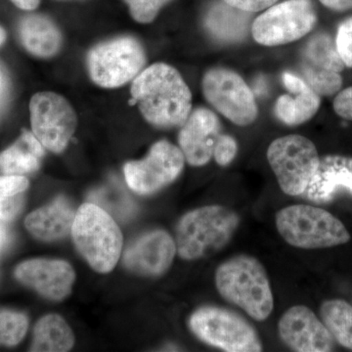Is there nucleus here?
<instances>
[{"instance_id":"1","label":"nucleus","mask_w":352,"mask_h":352,"mask_svg":"<svg viewBox=\"0 0 352 352\" xmlns=\"http://www.w3.org/2000/svg\"><path fill=\"white\" fill-rule=\"evenodd\" d=\"M131 91L143 117L153 126H182L191 113L188 85L168 65L154 64L141 72L134 78Z\"/></svg>"},{"instance_id":"2","label":"nucleus","mask_w":352,"mask_h":352,"mask_svg":"<svg viewBox=\"0 0 352 352\" xmlns=\"http://www.w3.org/2000/svg\"><path fill=\"white\" fill-rule=\"evenodd\" d=\"M219 295L256 321L270 316L274 307L272 289L265 268L247 254L233 256L220 264L215 273Z\"/></svg>"},{"instance_id":"3","label":"nucleus","mask_w":352,"mask_h":352,"mask_svg":"<svg viewBox=\"0 0 352 352\" xmlns=\"http://www.w3.org/2000/svg\"><path fill=\"white\" fill-rule=\"evenodd\" d=\"M239 224V215L223 206L191 210L176 227V251L185 261L205 258L223 249Z\"/></svg>"},{"instance_id":"4","label":"nucleus","mask_w":352,"mask_h":352,"mask_svg":"<svg viewBox=\"0 0 352 352\" xmlns=\"http://www.w3.org/2000/svg\"><path fill=\"white\" fill-rule=\"evenodd\" d=\"M72 235L76 249L97 272L108 273L119 261L122 235L117 222L104 208L83 204L76 214Z\"/></svg>"},{"instance_id":"5","label":"nucleus","mask_w":352,"mask_h":352,"mask_svg":"<svg viewBox=\"0 0 352 352\" xmlns=\"http://www.w3.org/2000/svg\"><path fill=\"white\" fill-rule=\"evenodd\" d=\"M276 227L283 239L298 249H327L344 245L351 234L339 219L310 205H294L277 212Z\"/></svg>"},{"instance_id":"6","label":"nucleus","mask_w":352,"mask_h":352,"mask_svg":"<svg viewBox=\"0 0 352 352\" xmlns=\"http://www.w3.org/2000/svg\"><path fill=\"white\" fill-rule=\"evenodd\" d=\"M189 328L201 342L221 351H263V344L251 324L226 308H199L190 316Z\"/></svg>"},{"instance_id":"7","label":"nucleus","mask_w":352,"mask_h":352,"mask_svg":"<svg viewBox=\"0 0 352 352\" xmlns=\"http://www.w3.org/2000/svg\"><path fill=\"white\" fill-rule=\"evenodd\" d=\"M267 160L282 191L289 196H300L314 178L320 157L311 140L292 134L271 143Z\"/></svg>"},{"instance_id":"8","label":"nucleus","mask_w":352,"mask_h":352,"mask_svg":"<svg viewBox=\"0 0 352 352\" xmlns=\"http://www.w3.org/2000/svg\"><path fill=\"white\" fill-rule=\"evenodd\" d=\"M145 62L142 45L132 36L98 44L87 56L90 78L99 87L106 88L122 87L134 80L142 72Z\"/></svg>"},{"instance_id":"9","label":"nucleus","mask_w":352,"mask_h":352,"mask_svg":"<svg viewBox=\"0 0 352 352\" xmlns=\"http://www.w3.org/2000/svg\"><path fill=\"white\" fill-rule=\"evenodd\" d=\"M317 17L310 0H286L272 6L252 25L254 41L265 46L283 45L312 31Z\"/></svg>"},{"instance_id":"10","label":"nucleus","mask_w":352,"mask_h":352,"mask_svg":"<svg viewBox=\"0 0 352 352\" xmlns=\"http://www.w3.org/2000/svg\"><path fill=\"white\" fill-rule=\"evenodd\" d=\"M203 92L217 112L237 126H249L258 117V106L251 88L231 69H210L203 78Z\"/></svg>"},{"instance_id":"11","label":"nucleus","mask_w":352,"mask_h":352,"mask_svg":"<svg viewBox=\"0 0 352 352\" xmlns=\"http://www.w3.org/2000/svg\"><path fill=\"white\" fill-rule=\"evenodd\" d=\"M32 133L51 152L63 151L75 133L76 115L61 95L39 92L30 103Z\"/></svg>"},{"instance_id":"12","label":"nucleus","mask_w":352,"mask_h":352,"mask_svg":"<svg viewBox=\"0 0 352 352\" xmlns=\"http://www.w3.org/2000/svg\"><path fill=\"white\" fill-rule=\"evenodd\" d=\"M185 157L182 150L168 141L155 143L145 159L124 166L127 185L142 195L155 193L180 175Z\"/></svg>"},{"instance_id":"13","label":"nucleus","mask_w":352,"mask_h":352,"mask_svg":"<svg viewBox=\"0 0 352 352\" xmlns=\"http://www.w3.org/2000/svg\"><path fill=\"white\" fill-rule=\"evenodd\" d=\"M280 338L285 344L298 352H329L335 340L325 324L305 305L289 308L278 324Z\"/></svg>"},{"instance_id":"14","label":"nucleus","mask_w":352,"mask_h":352,"mask_svg":"<svg viewBox=\"0 0 352 352\" xmlns=\"http://www.w3.org/2000/svg\"><path fill=\"white\" fill-rule=\"evenodd\" d=\"M14 275L21 284L51 300H62L68 296L76 279L71 264L58 259L25 261L15 268Z\"/></svg>"},{"instance_id":"15","label":"nucleus","mask_w":352,"mask_h":352,"mask_svg":"<svg viewBox=\"0 0 352 352\" xmlns=\"http://www.w3.org/2000/svg\"><path fill=\"white\" fill-rule=\"evenodd\" d=\"M175 241L164 230L144 234L124 252L127 270L142 276L157 277L168 271L176 254Z\"/></svg>"},{"instance_id":"16","label":"nucleus","mask_w":352,"mask_h":352,"mask_svg":"<svg viewBox=\"0 0 352 352\" xmlns=\"http://www.w3.org/2000/svg\"><path fill=\"white\" fill-rule=\"evenodd\" d=\"M220 136L219 118L206 108L196 109L182 126L178 143L185 160L193 166H205L214 157Z\"/></svg>"},{"instance_id":"17","label":"nucleus","mask_w":352,"mask_h":352,"mask_svg":"<svg viewBox=\"0 0 352 352\" xmlns=\"http://www.w3.org/2000/svg\"><path fill=\"white\" fill-rule=\"evenodd\" d=\"M340 194L352 196V157L340 155L320 157L316 173L302 195L312 203L327 204Z\"/></svg>"},{"instance_id":"18","label":"nucleus","mask_w":352,"mask_h":352,"mask_svg":"<svg viewBox=\"0 0 352 352\" xmlns=\"http://www.w3.org/2000/svg\"><path fill=\"white\" fill-rule=\"evenodd\" d=\"M76 214L69 201L59 197L28 215L25 228L36 239L45 242L62 239L72 232Z\"/></svg>"},{"instance_id":"19","label":"nucleus","mask_w":352,"mask_h":352,"mask_svg":"<svg viewBox=\"0 0 352 352\" xmlns=\"http://www.w3.org/2000/svg\"><path fill=\"white\" fill-rule=\"evenodd\" d=\"M21 41L25 50L39 58H50L61 47L62 38L56 25L43 15H29L21 21Z\"/></svg>"},{"instance_id":"20","label":"nucleus","mask_w":352,"mask_h":352,"mask_svg":"<svg viewBox=\"0 0 352 352\" xmlns=\"http://www.w3.org/2000/svg\"><path fill=\"white\" fill-rule=\"evenodd\" d=\"M43 145L34 133L23 132L15 144L0 154V171L4 175H22L39 168Z\"/></svg>"},{"instance_id":"21","label":"nucleus","mask_w":352,"mask_h":352,"mask_svg":"<svg viewBox=\"0 0 352 352\" xmlns=\"http://www.w3.org/2000/svg\"><path fill=\"white\" fill-rule=\"evenodd\" d=\"M251 15L228 6L226 2L214 4L206 17V27L210 34L222 41H239L249 29Z\"/></svg>"},{"instance_id":"22","label":"nucleus","mask_w":352,"mask_h":352,"mask_svg":"<svg viewBox=\"0 0 352 352\" xmlns=\"http://www.w3.org/2000/svg\"><path fill=\"white\" fill-rule=\"evenodd\" d=\"M74 344L75 336L67 322L59 315H46L34 327L31 351H69Z\"/></svg>"},{"instance_id":"23","label":"nucleus","mask_w":352,"mask_h":352,"mask_svg":"<svg viewBox=\"0 0 352 352\" xmlns=\"http://www.w3.org/2000/svg\"><path fill=\"white\" fill-rule=\"evenodd\" d=\"M320 107V96L309 87L302 91L291 95H282L275 104L277 119L288 126H298L308 122L316 115Z\"/></svg>"},{"instance_id":"24","label":"nucleus","mask_w":352,"mask_h":352,"mask_svg":"<svg viewBox=\"0 0 352 352\" xmlns=\"http://www.w3.org/2000/svg\"><path fill=\"white\" fill-rule=\"evenodd\" d=\"M322 322L333 340L352 351V307L340 298L326 300L320 307Z\"/></svg>"},{"instance_id":"25","label":"nucleus","mask_w":352,"mask_h":352,"mask_svg":"<svg viewBox=\"0 0 352 352\" xmlns=\"http://www.w3.org/2000/svg\"><path fill=\"white\" fill-rule=\"evenodd\" d=\"M302 61L337 73L346 67L336 41L326 34H318L309 39L303 50Z\"/></svg>"},{"instance_id":"26","label":"nucleus","mask_w":352,"mask_h":352,"mask_svg":"<svg viewBox=\"0 0 352 352\" xmlns=\"http://www.w3.org/2000/svg\"><path fill=\"white\" fill-rule=\"evenodd\" d=\"M302 74L308 87L319 96H332L342 88V78L337 72L319 68L302 61Z\"/></svg>"},{"instance_id":"27","label":"nucleus","mask_w":352,"mask_h":352,"mask_svg":"<svg viewBox=\"0 0 352 352\" xmlns=\"http://www.w3.org/2000/svg\"><path fill=\"white\" fill-rule=\"evenodd\" d=\"M28 327L29 321L25 315L0 309V346H17L24 339Z\"/></svg>"},{"instance_id":"28","label":"nucleus","mask_w":352,"mask_h":352,"mask_svg":"<svg viewBox=\"0 0 352 352\" xmlns=\"http://www.w3.org/2000/svg\"><path fill=\"white\" fill-rule=\"evenodd\" d=\"M92 203L96 204L99 207L104 208L111 215L116 217H129L131 214L133 205L126 194L120 191H111V189L104 188L99 191L94 192L90 196Z\"/></svg>"},{"instance_id":"29","label":"nucleus","mask_w":352,"mask_h":352,"mask_svg":"<svg viewBox=\"0 0 352 352\" xmlns=\"http://www.w3.org/2000/svg\"><path fill=\"white\" fill-rule=\"evenodd\" d=\"M129 7L132 18L142 24L151 23L162 7L170 0H124Z\"/></svg>"},{"instance_id":"30","label":"nucleus","mask_w":352,"mask_h":352,"mask_svg":"<svg viewBox=\"0 0 352 352\" xmlns=\"http://www.w3.org/2000/svg\"><path fill=\"white\" fill-rule=\"evenodd\" d=\"M336 45L344 65L352 68V17L340 25Z\"/></svg>"},{"instance_id":"31","label":"nucleus","mask_w":352,"mask_h":352,"mask_svg":"<svg viewBox=\"0 0 352 352\" xmlns=\"http://www.w3.org/2000/svg\"><path fill=\"white\" fill-rule=\"evenodd\" d=\"M238 152L237 141L230 135L220 134L214 146L215 162L221 166H228L235 159Z\"/></svg>"},{"instance_id":"32","label":"nucleus","mask_w":352,"mask_h":352,"mask_svg":"<svg viewBox=\"0 0 352 352\" xmlns=\"http://www.w3.org/2000/svg\"><path fill=\"white\" fill-rule=\"evenodd\" d=\"M29 187V180L23 175L0 176V200L22 194Z\"/></svg>"},{"instance_id":"33","label":"nucleus","mask_w":352,"mask_h":352,"mask_svg":"<svg viewBox=\"0 0 352 352\" xmlns=\"http://www.w3.org/2000/svg\"><path fill=\"white\" fill-rule=\"evenodd\" d=\"M22 194L0 200V219L4 222L10 221L19 214L24 206V197Z\"/></svg>"},{"instance_id":"34","label":"nucleus","mask_w":352,"mask_h":352,"mask_svg":"<svg viewBox=\"0 0 352 352\" xmlns=\"http://www.w3.org/2000/svg\"><path fill=\"white\" fill-rule=\"evenodd\" d=\"M333 110L342 119L352 120V87L342 90L336 96Z\"/></svg>"},{"instance_id":"35","label":"nucleus","mask_w":352,"mask_h":352,"mask_svg":"<svg viewBox=\"0 0 352 352\" xmlns=\"http://www.w3.org/2000/svg\"><path fill=\"white\" fill-rule=\"evenodd\" d=\"M228 6L245 12L254 13L274 6L277 0H223Z\"/></svg>"},{"instance_id":"36","label":"nucleus","mask_w":352,"mask_h":352,"mask_svg":"<svg viewBox=\"0 0 352 352\" xmlns=\"http://www.w3.org/2000/svg\"><path fill=\"white\" fill-rule=\"evenodd\" d=\"M283 83L287 89L293 94L302 91L308 87L307 83L305 82L303 78H298V76L291 73L284 74Z\"/></svg>"},{"instance_id":"37","label":"nucleus","mask_w":352,"mask_h":352,"mask_svg":"<svg viewBox=\"0 0 352 352\" xmlns=\"http://www.w3.org/2000/svg\"><path fill=\"white\" fill-rule=\"evenodd\" d=\"M319 1L333 10L344 11L352 9V0H319Z\"/></svg>"},{"instance_id":"38","label":"nucleus","mask_w":352,"mask_h":352,"mask_svg":"<svg viewBox=\"0 0 352 352\" xmlns=\"http://www.w3.org/2000/svg\"><path fill=\"white\" fill-rule=\"evenodd\" d=\"M11 1L23 10H34L39 6L41 0H11Z\"/></svg>"},{"instance_id":"39","label":"nucleus","mask_w":352,"mask_h":352,"mask_svg":"<svg viewBox=\"0 0 352 352\" xmlns=\"http://www.w3.org/2000/svg\"><path fill=\"white\" fill-rule=\"evenodd\" d=\"M7 241V228L3 220L0 219V249L4 247Z\"/></svg>"},{"instance_id":"40","label":"nucleus","mask_w":352,"mask_h":352,"mask_svg":"<svg viewBox=\"0 0 352 352\" xmlns=\"http://www.w3.org/2000/svg\"><path fill=\"white\" fill-rule=\"evenodd\" d=\"M6 39V32L4 31L3 28L0 27V45L3 44Z\"/></svg>"}]
</instances>
